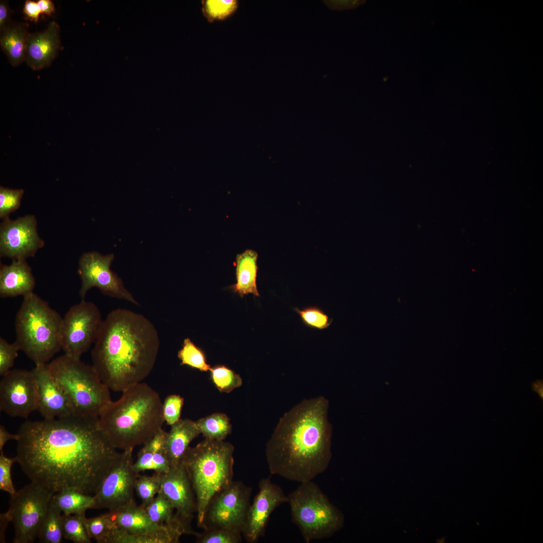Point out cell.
Segmentation results:
<instances>
[{
    "instance_id": "484cf974",
    "label": "cell",
    "mask_w": 543,
    "mask_h": 543,
    "mask_svg": "<svg viewBox=\"0 0 543 543\" xmlns=\"http://www.w3.org/2000/svg\"><path fill=\"white\" fill-rule=\"evenodd\" d=\"M52 500L65 514H85L89 509H94L95 497L74 488L66 489L56 492Z\"/></svg>"
},
{
    "instance_id": "cb8c5ba5",
    "label": "cell",
    "mask_w": 543,
    "mask_h": 543,
    "mask_svg": "<svg viewBox=\"0 0 543 543\" xmlns=\"http://www.w3.org/2000/svg\"><path fill=\"white\" fill-rule=\"evenodd\" d=\"M257 258V253L252 249H247L236 256V283L231 288L242 297L248 294L259 296L256 285Z\"/></svg>"
},
{
    "instance_id": "ab89813d",
    "label": "cell",
    "mask_w": 543,
    "mask_h": 543,
    "mask_svg": "<svg viewBox=\"0 0 543 543\" xmlns=\"http://www.w3.org/2000/svg\"><path fill=\"white\" fill-rule=\"evenodd\" d=\"M20 348L15 341L9 343L4 338H0V376H3L13 366L18 352Z\"/></svg>"
},
{
    "instance_id": "7dc6e473",
    "label": "cell",
    "mask_w": 543,
    "mask_h": 543,
    "mask_svg": "<svg viewBox=\"0 0 543 543\" xmlns=\"http://www.w3.org/2000/svg\"><path fill=\"white\" fill-rule=\"evenodd\" d=\"M37 3L42 14L50 16L55 12V7L51 1L39 0Z\"/></svg>"
},
{
    "instance_id": "5bb4252c",
    "label": "cell",
    "mask_w": 543,
    "mask_h": 543,
    "mask_svg": "<svg viewBox=\"0 0 543 543\" xmlns=\"http://www.w3.org/2000/svg\"><path fill=\"white\" fill-rule=\"evenodd\" d=\"M44 245V241L38 233L36 218L33 214L15 220L8 217L0 224L1 257L26 259L34 256Z\"/></svg>"
},
{
    "instance_id": "7402d4cb",
    "label": "cell",
    "mask_w": 543,
    "mask_h": 543,
    "mask_svg": "<svg viewBox=\"0 0 543 543\" xmlns=\"http://www.w3.org/2000/svg\"><path fill=\"white\" fill-rule=\"evenodd\" d=\"M170 426L167 433L165 451L171 466L173 467L182 462L190 443L200 432L196 421L189 419L180 418Z\"/></svg>"
},
{
    "instance_id": "8d00e7d4",
    "label": "cell",
    "mask_w": 543,
    "mask_h": 543,
    "mask_svg": "<svg viewBox=\"0 0 543 543\" xmlns=\"http://www.w3.org/2000/svg\"><path fill=\"white\" fill-rule=\"evenodd\" d=\"M294 310L298 314L303 323L311 328L326 329L332 321V319L322 309L316 306H309L302 309L295 308Z\"/></svg>"
},
{
    "instance_id": "4dcf8cb0",
    "label": "cell",
    "mask_w": 543,
    "mask_h": 543,
    "mask_svg": "<svg viewBox=\"0 0 543 543\" xmlns=\"http://www.w3.org/2000/svg\"><path fill=\"white\" fill-rule=\"evenodd\" d=\"M177 356L181 361V365L189 366L202 372H207L211 368L206 362L205 354L203 350L189 338L184 339L182 348L178 351Z\"/></svg>"
},
{
    "instance_id": "52a82bcc",
    "label": "cell",
    "mask_w": 543,
    "mask_h": 543,
    "mask_svg": "<svg viewBox=\"0 0 543 543\" xmlns=\"http://www.w3.org/2000/svg\"><path fill=\"white\" fill-rule=\"evenodd\" d=\"M48 366L65 393L73 415L99 418L113 401L110 390L92 365L64 354Z\"/></svg>"
},
{
    "instance_id": "44dd1931",
    "label": "cell",
    "mask_w": 543,
    "mask_h": 543,
    "mask_svg": "<svg viewBox=\"0 0 543 543\" xmlns=\"http://www.w3.org/2000/svg\"><path fill=\"white\" fill-rule=\"evenodd\" d=\"M35 280L26 259L13 260L9 265L1 264L0 297H23L33 293Z\"/></svg>"
},
{
    "instance_id": "30bf717a",
    "label": "cell",
    "mask_w": 543,
    "mask_h": 543,
    "mask_svg": "<svg viewBox=\"0 0 543 543\" xmlns=\"http://www.w3.org/2000/svg\"><path fill=\"white\" fill-rule=\"evenodd\" d=\"M104 320L98 307L84 300L70 308L62 318L61 349L64 354L80 358L95 342Z\"/></svg>"
},
{
    "instance_id": "ee69618b",
    "label": "cell",
    "mask_w": 543,
    "mask_h": 543,
    "mask_svg": "<svg viewBox=\"0 0 543 543\" xmlns=\"http://www.w3.org/2000/svg\"><path fill=\"white\" fill-rule=\"evenodd\" d=\"M323 2L332 10L352 9L363 3L362 1H323Z\"/></svg>"
},
{
    "instance_id": "d6a6232c",
    "label": "cell",
    "mask_w": 543,
    "mask_h": 543,
    "mask_svg": "<svg viewBox=\"0 0 543 543\" xmlns=\"http://www.w3.org/2000/svg\"><path fill=\"white\" fill-rule=\"evenodd\" d=\"M210 371L213 383L221 392L229 393L242 384L240 376L225 366L213 367Z\"/></svg>"
},
{
    "instance_id": "d6986e66",
    "label": "cell",
    "mask_w": 543,
    "mask_h": 543,
    "mask_svg": "<svg viewBox=\"0 0 543 543\" xmlns=\"http://www.w3.org/2000/svg\"><path fill=\"white\" fill-rule=\"evenodd\" d=\"M37 389V410L44 419L73 415L63 390L51 373L48 363L32 370Z\"/></svg>"
},
{
    "instance_id": "b9f144b4",
    "label": "cell",
    "mask_w": 543,
    "mask_h": 543,
    "mask_svg": "<svg viewBox=\"0 0 543 543\" xmlns=\"http://www.w3.org/2000/svg\"><path fill=\"white\" fill-rule=\"evenodd\" d=\"M17 462L16 456L10 458L1 451L0 455V489L10 494L14 495L16 492L15 487L11 477V468L13 464Z\"/></svg>"
},
{
    "instance_id": "83f0119b",
    "label": "cell",
    "mask_w": 543,
    "mask_h": 543,
    "mask_svg": "<svg viewBox=\"0 0 543 543\" xmlns=\"http://www.w3.org/2000/svg\"><path fill=\"white\" fill-rule=\"evenodd\" d=\"M197 427L205 439L224 440L232 431L228 417L224 413H215L197 421Z\"/></svg>"
},
{
    "instance_id": "bcb514c9",
    "label": "cell",
    "mask_w": 543,
    "mask_h": 543,
    "mask_svg": "<svg viewBox=\"0 0 543 543\" xmlns=\"http://www.w3.org/2000/svg\"><path fill=\"white\" fill-rule=\"evenodd\" d=\"M19 438V435L18 433L12 434L10 433L3 425H0V451H2L4 446L7 441L10 440H15L17 441Z\"/></svg>"
},
{
    "instance_id": "ba28073f",
    "label": "cell",
    "mask_w": 543,
    "mask_h": 543,
    "mask_svg": "<svg viewBox=\"0 0 543 543\" xmlns=\"http://www.w3.org/2000/svg\"><path fill=\"white\" fill-rule=\"evenodd\" d=\"M287 496L292 521L306 543L329 538L343 527V514L313 480L300 483Z\"/></svg>"
},
{
    "instance_id": "c3c4849f",
    "label": "cell",
    "mask_w": 543,
    "mask_h": 543,
    "mask_svg": "<svg viewBox=\"0 0 543 543\" xmlns=\"http://www.w3.org/2000/svg\"><path fill=\"white\" fill-rule=\"evenodd\" d=\"M10 521V519L6 512L1 513L0 542L2 543L6 542L5 531L8 523Z\"/></svg>"
},
{
    "instance_id": "60d3db41",
    "label": "cell",
    "mask_w": 543,
    "mask_h": 543,
    "mask_svg": "<svg viewBox=\"0 0 543 543\" xmlns=\"http://www.w3.org/2000/svg\"><path fill=\"white\" fill-rule=\"evenodd\" d=\"M105 543H159V541L153 537L130 533L115 526Z\"/></svg>"
},
{
    "instance_id": "1f68e13d",
    "label": "cell",
    "mask_w": 543,
    "mask_h": 543,
    "mask_svg": "<svg viewBox=\"0 0 543 543\" xmlns=\"http://www.w3.org/2000/svg\"><path fill=\"white\" fill-rule=\"evenodd\" d=\"M84 522L89 536L98 543L106 542L115 525L109 512L94 517H85Z\"/></svg>"
},
{
    "instance_id": "ffe728a7",
    "label": "cell",
    "mask_w": 543,
    "mask_h": 543,
    "mask_svg": "<svg viewBox=\"0 0 543 543\" xmlns=\"http://www.w3.org/2000/svg\"><path fill=\"white\" fill-rule=\"evenodd\" d=\"M61 47L60 28L54 21L44 31L30 34L27 43L25 61L33 70L48 66Z\"/></svg>"
},
{
    "instance_id": "3957f363",
    "label": "cell",
    "mask_w": 543,
    "mask_h": 543,
    "mask_svg": "<svg viewBox=\"0 0 543 543\" xmlns=\"http://www.w3.org/2000/svg\"><path fill=\"white\" fill-rule=\"evenodd\" d=\"M94 344L92 366L99 377L110 390L123 392L149 375L160 340L148 319L119 308L108 314Z\"/></svg>"
},
{
    "instance_id": "f1b7e54d",
    "label": "cell",
    "mask_w": 543,
    "mask_h": 543,
    "mask_svg": "<svg viewBox=\"0 0 543 543\" xmlns=\"http://www.w3.org/2000/svg\"><path fill=\"white\" fill-rule=\"evenodd\" d=\"M61 511L51 500L38 538L42 543H61L63 537Z\"/></svg>"
},
{
    "instance_id": "2e32d148",
    "label": "cell",
    "mask_w": 543,
    "mask_h": 543,
    "mask_svg": "<svg viewBox=\"0 0 543 543\" xmlns=\"http://www.w3.org/2000/svg\"><path fill=\"white\" fill-rule=\"evenodd\" d=\"M259 491L247 513L242 534L249 543L257 542L265 535L266 527L273 512L281 504L288 503V496L282 488L272 482L270 477L261 479Z\"/></svg>"
},
{
    "instance_id": "e0dca14e",
    "label": "cell",
    "mask_w": 543,
    "mask_h": 543,
    "mask_svg": "<svg viewBox=\"0 0 543 543\" xmlns=\"http://www.w3.org/2000/svg\"><path fill=\"white\" fill-rule=\"evenodd\" d=\"M109 512L115 526L130 533L154 538L159 543H177L182 535L188 534L183 528L162 526L154 522L144 508L136 503Z\"/></svg>"
},
{
    "instance_id": "603a6c76",
    "label": "cell",
    "mask_w": 543,
    "mask_h": 543,
    "mask_svg": "<svg viewBox=\"0 0 543 543\" xmlns=\"http://www.w3.org/2000/svg\"><path fill=\"white\" fill-rule=\"evenodd\" d=\"M26 23L10 22L1 32L0 45L13 66L25 61L27 40L30 33Z\"/></svg>"
},
{
    "instance_id": "d4e9b609",
    "label": "cell",
    "mask_w": 543,
    "mask_h": 543,
    "mask_svg": "<svg viewBox=\"0 0 543 543\" xmlns=\"http://www.w3.org/2000/svg\"><path fill=\"white\" fill-rule=\"evenodd\" d=\"M150 518L155 523L162 526L182 527L189 534L194 532L189 526L179 518L170 502L160 491L147 505L144 507Z\"/></svg>"
},
{
    "instance_id": "d590c367",
    "label": "cell",
    "mask_w": 543,
    "mask_h": 543,
    "mask_svg": "<svg viewBox=\"0 0 543 543\" xmlns=\"http://www.w3.org/2000/svg\"><path fill=\"white\" fill-rule=\"evenodd\" d=\"M202 532H195L198 543H239L242 539L241 532L221 528H208Z\"/></svg>"
},
{
    "instance_id": "f35d334b",
    "label": "cell",
    "mask_w": 543,
    "mask_h": 543,
    "mask_svg": "<svg viewBox=\"0 0 543 543\" xmlns=\"http://www.w3.org/2000/svg\"><path fill=\"white\" fill-rule=\"evenodd\" d=\"M184 399L180 395H170L162 403V412L165 422L171 425L180 419Z\"/></svg>"
},
{
    "instance_id": "e575fe53",
    "label": "cell",
    "mask_w": 543,
    "mask_h": 543,
    "mask_svg": "<svg viewBox=\"0 0 543 543\" xmlns=\"http://www.w3.org/2000/svg\"><path fill=\"white\" fill-rule=\"evenodd\" d=\"M238 3V1L236 0L203 1L202 10L208 20L212 22L215 20H224L229 17L237 9Z\"/></svg>"
},
{
    "instance_id": "74e56055",
    "label": "cell",
    "mask_w": 543,
    "mask_h": 543,
    "mask_svg": "<svg viewBox=\"0 0 543 543\" xmlns=\"http://www.w3.org/2000/svg\"><path fill=\"white\" fill-rule=\"evenodd\" d=\"M24 191L22 189H12L0 186V218L2 220L20 207Z\"/></svg>"
},
{
    "instance_id": "9c48e42d",
    "label": "cell",
    "mask_w": 543,
    "mask_h": 543,
    "mask_svg": "<svg viewBox=\"0 0 543 543\" xmlns=\"http://www.w3.org/2000/svg\"><path fill=\"white\" fill-rule=\"evenodd\" d=\"M54 493L31 482L11 495L6 513L14 526V543H32L38 538Z\"/></svg>"
},
{
    "instance_id": "5b68a950",
    "label": "cell",
    "mask_w": 543,
    "mask_h": 543,
    "mask_svg": "<svg viewBox=\"0 0 543 543\" xmlns=\"http://www.w3.org/2000/svg\"><path fill=\"white\" fill-rule=\"evenodd\" d=\"M234 450L229 442L205 438L189 446L182 459L196 495L200 528L211 499L233 481Z\"/></svg>"
},
{
    "instance_id": "4fadbf2b",
    "label": "cell",
    "mask_w": 543,
    "mask_h": 543,
    "mask_svg": "<svg viewBox=\"0 0 543 543\" xmlns=\"http://www.w3.org/2000/svg\"><path fill=\"white\" fill-rule=\"evenodd\" d=\"M133 450H124L94 495V509L114 512L136 503L135 484L139 474L134 470Z\"/></svg>"
},
{
    "instance_id": "6da1fadb",
    "label": "cell",
    "mask_w": 543,
    "mask_h": 543,
    "mask_svg": "<svg viewBox=\"0 0 543 543\" xmlns=\"http://www.w3.org/2000/svg\"><path fill=\"white\" fill-rule=\"evenodd\" d=\"M17 433L16 457L22 471L31 482L54 493L74 488L94 496L120 454L98 418L28 420Z\"/></svg>"
},
{
    "instance_id": "8fae6325",
    "label": "cell",
    "mask_w": 543,
    "mask_h": 543,
    "mask_svg": "<svg viewBox=\"0 0 543 543\" xmlns=\"http://www.w3.org/2000/svg\"><path fill=\"white\" fill-rule=\"evenodd\" d=\"M251 490L242 482L233 481L211 499L201 528H221L242 533Z\"/></svg>"
},
{
    "instance_id": "7a4b0ae2",
    "label": "cell",
    "mask_w": 543,
    "mask_h": 543,
    "mask_svg": "<svg viewBox=\"0 0 543 543\" xmlns=\"http://www.w3.org/2000/svg\"><path fill=\"white\" fill-rule=\"evenodd\" d=\"M328 408L321 396L303 400L282 416L265 446L272 475L302 483L327 470L332 458Z\"/></svg>"
},
{
    "instance_id": "9a60e30c",
    "label": "cell",
    "mask_w": 543,
    "mask_h": 543,
    "mask_svg": "<svg viewBox=\"0 0 543 543\" xmlns=\"http://www.w3.org/2000/svg\"><path fill=\"white\" fill-rule=\"evenodd\" d=\"M0 410L12 417L27 418L37 410V389L32 371L10 370L0 382Z\"/></svg>"
},
{
    "instance_id": "277c9868",
    "label": "cell",
    "mask_w": 543,
    "mask_h": 543,
    "mask_svg": "<svg viewBox=\"0 0 543 543\" xmlns=\"http://www.w3.org/2000/svg\"><path fill=\"white\" fill-rule=\"evenodd\" d=\"M162 403L156 391L141 382L111 403L98 418L99 427L115 448L133 450L162 429Z\"/></svg>"
},
{
    "instance_id": "7bdbcfd3",
    "label": "cell",
    "mask_w": 543,
    "mask_h": 543,
    "mask_svg": "<svg viewBox=\"0 0 543 543\" xmlns=\"http://www.w3.org/2000/svg\"><path fill=\"white\" fill-rule=\"evenodd\" d=\"M23 12L27 19L36 23H37L39 16L42 14L37 2L30 0L25 1Z\"/></svg>"
},
{
    "instance_id": "7c38bea8",
    "label": "cell",
    "mask_w": 543,
    "mask_h": 543,
    "mask_svg": "<svg viewBox=\"0 0 543 543\" xmlns=\"http://www.w3.org/2000/svg\"><path fill=\"white\" fill-rule=\"evenodd\" d=\"M114 259L113 253L103 255L95 251L84 252L80 256L77 273L81 279L79 295L81 300H84L88 290L95 287L106 296L140 306L120 277L111 269Z\"/></svg>"
},
{
    "instance_id": "4316f807",
    "label": "cell",
    "mask_w": 543,
    "mask_h": 543,
    "mask_svg": "<svg viewBox=\"0 0 543 543\" xmlns=\"http://www.w3.org/2000/svg\"><path fill=\"white\" fill-rule=\"evenodd\" d=\"M133 467L137 474L153 471L159 474L168 472L171 467L165 450L157 449L147 443L144 444L138 452Z\"/></svg>"
},
{
    "instance_id": "ac0fdd59",
    "label": "cell",
    "mask_w": 543,
    "mask_h": 543,
    "mask_svg": "<svg viewBox=\"0 0 543 543\" xmlns=\"http://www.w3.org/2000/svg\"><path fill=\"white\" fill-rule=\"evenodd\" d=\"M159 491L170 502L177 516L191 526L197 512V500L190 479L182 462L171 467L168 472L160 474Z\"/></svg>"
},
{
    "instance_id": "8992f818",
    "label": "cell",
    "mask_w": 543,
    "mask_h": 543,
    "mask_svg": "<svg viewBox=\"0 0 543 543\" xmlns=\"http://www.w3.org/2000/svg\"><path fill=\"white\" fill-rule=\"evenodd\" d=\"M23 298L15 321V341L35 366L47 364L61 349L62 318L34 293Z\"/></svg>"
},
{
    "instance_id": "f546056e",
    "label": "cell",
    "mask_w": 543,
    "mask_h": 543,
    "mask_svg": "<svg viewBox=\"0 0 543 543\" xmlns=\"http://www.w3.org/2000/svg\"><path fill=\"white\" fill-rule=\"evenodd\" d=\"M85 514H62L63 537L75 543H90L84 520Z\"/></svg>"
},
{
    "instance_id": "f6af8a7d",
    "label": "cell",
    "mask_w": 543,
    "mask_h": 543,
    "mask_svg": "<svg viewBox=\"0 0 543 543\" xmlns=\"http://www.w3.org/2000/svg\"><path fill=\"white\" fill-rule=\"evenodd\" d=\"M11 10L6 1H0V32L11 22Z\"/></svg>"
},
{
    "instance_id": "836d02e7",
    "label": "cell",
    "mask_w": 543,
    "mask_h": 543,
    "mask_svg": "<svg viewBox=\"0 0 543 543\" xmlns=\"http://www.w3.org/2000/svg\"><path fill=\"white\" fill-rule=\"evenodd\" d=\"M160 489V474L154 473L151 476L139 475L135 484V491L143 507L153 500Z\"/></svg>"
}]
</instances>
